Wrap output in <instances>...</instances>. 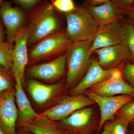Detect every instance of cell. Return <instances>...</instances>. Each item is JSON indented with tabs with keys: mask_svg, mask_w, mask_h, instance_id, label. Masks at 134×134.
<instances>
[{
	"mask_svg": "<svg viewBox=\"0 0 134 134\" xmlns=\"http://www.w3.org/2000/svg\"><path fill=\"white\" fill-rule=\"evenodd\" d=\"M130 120L123 117L117 116L113 120L106 123L110 134H128V127Z\"/></svg>",
	"mask_w": 134,
	"mask_h": 134,
	"instance_id": "21",
	"label": "cell"
},
{
	"mask_svg": "<svg viewBox=\"0 0 134 134\" xmlns=\"http://www.w3.org/2000/svg\"><path fill=\"white\" fill-rule=\"evenodd\" d=\"M122 76L130 83V85L134 88V64L127 63L121 70Z\"/></svg>",
	"mask_w": 134,
	"mask_h": 134,
	"instance_id": "27",
	"label": "cell"
},
{
	"mask_svg": "<svg viewBox=\"0 0 134 134\" xmlns=\"http://www.w3.org/2000/svg\"><path fill=\"white\" fill-rule=\"evenodd\" d=\"M55 9L51 2L44 0L30 10L26 26L28 47L48 36L63 31L60 20Z\"/></svg>",
	"mask_w": 134,
	"mask_h": 134,
	"instance_id": "1",
	"label": "cell"
},
{
	"mask_svg": "<svg viewBox=\"0 0 134 134\" xmlns=\"http://www.w3.org/2000/svg\"><path fill=\"white\" fill-rule=\"evenodd\" d=\"M72 134L70 133H66V134Z\"/></svg>",
	"mask_w": 134,
	"mask_h": 134,
	"instance_id": "37",
	"label": "cell"
},
{
	"mask_svg": "<svg viewBox=\"0 0 134 134\" xmlns=\"http://www.w3.org/2000/svg\"><path fill=\"white\" fill-rule=\"evenodd\" d=\"M0 134H6L3 130L0 128Z\"/></svg>",
	"mask_w": 134,
	"mask_h": 134,
	"instance_id": "34",
	"label": "cell"
},
{
	"mask_svg": "<svg viewBox=\"0 0 134 134\" xmlns=\"http://www.w3.org/2000/svg\"><path fill=\"white\" fill-rule=\"evenodd\" d=\"M62 82L55 84H45L34 79L28 82L29 93L34 102L39 105H42L48 103L62 90Z\"/></svg>",
	"mask_w": 134,
	"mask_h": 134,
	"instance_id": "16",
	"label": "cell"
},
{
	"mask_svg": "<svg viewBox=\"0 0 134 134\" xmlns=\"http://www.w3.org/2000/svg\"><path fill=\"white\" fill-rule=\"evenodd\" d=\"M25 9L31 10L41 0H12Z\"/></svg>",
	"mask_w": 134,
	"mask_h": 134,
	"instance_id": "28",
	"label": "cell"
},
{
	"mask_svg": "<svg viewBox=\"0 0 134 134\" xmlns=\"http://www.w3.org/2000/svg\"><path fill=\"white\" fill-rule=\"evenodd\" d=\"M20 134H33L32 133H30V132H27V131H26L25 132H23L22 133H20Z\"/></svg>",
	"mask_w": 134,
	"mask_h": 134,
	"instance_id": "33",
	"label": "cell"
},
{
	"mask_svg": "<svg viewBox=\"0 0 134 134\" xmlns=\"http://www.w3.org/2000/svg\"><path fill=\"white\" fill-rule=\"evenodd\" d=\"M122 77L121 70L116 68L109 77L90 87L89 91L107 97L119 95H128L134 97V88L126 82Z\"/></svg>",
	"mask_w": 134,
	"mask_h": 134,
	"instance_id": "9",
	"label": "cell"
},
{
	"mask_svg": "<svg viewBox=\"0 0 134 134\" xmlns=\"http://www.w3.org/2000/svg\"><path fill=\"white\" fill-rule=\"evenodd\" d=\"M26 26L17 36L14 41L13 62L11 73L14 77H19L23 83L25 66L28 63L27 39Z\"/></svg>",
	"mask_w": 134,
	"mask_h": 134,
	"instance_id": "13",
	"label": "cell"
},
{
	"mask_svg": "<svg viewBox=\"0 0 134 134\" xmlns=\"http://www.w3.org/2000/svg\"><path fill=\"white\" fill-rule=\"evenodd\" d=\"M96 104L94 100L83 94L66 96L55 105L40 115H45L54 121H59L69 116L78 109Z\"/></svg>",
	"mask_w": 134,
	"mask_h": 134,
	"instance_id": "8",
	"label": "cell"
},
{
	"mask_svg": "<svg viewBox=\"0 0 134 134\" xmlns=\"http://www.w3.org/2000/svg\"><path fill=\"white\" fill-rule=\"evenodd\" d=\"M125 23L122 21L99 25L92 41L91 51L111 46L125 44L123 29Z\"/></svg>",
	"mask_w": 134,
	"mask_h": 134,
	"instance_id": "10",
	"label": "cell"
},
{
	"mask_svg": "<svg viewBox=\"0 0 134 134\" xmlns=\"http://www.w3.org/2000/svg\"><path fill=\"white\" fill-rule=\"evenodd\" d=\"M93 53L98 55V62L104 69L114 68L125 60L133 61L131 53L125 44L100 48L95 50Z\"/></svg>",
	"mask_w": 134,
	"mask_h": 134,
	"instance_id": "14",
	"label": "cell"
},
{
	"mask_svg": "<svg viewBox=\"0 0 134 134\" xmlns=\"http://www.w3.org/2000/svg\"><path fill=\"white\" fill-rule=\"evenodd\" d=\"M126 15L127 16L129 20L131 21L130 23L133 24L134 23V4Z\"/></svg>",
	"mask_w": 134,
	"mask_h": 134,
	"instance_id": "31",
	"label": "cell"
},
{
	"mask_svg": "<svg viewBox=\"0 0 134 134\" xmlns=\"http://www.w3.org/2000/svg\"><path fill=\"white\" fill-rule=\"evenodd\" d=\"M25 131L33 134H65L58 123L45 115L38 114L30 120L21 123Z\"/></svg>",
	"mask_w": 134,
	"mask_h": 134,
	"instance_id": "18",
	"label": "cell"
},
{
	"mask_svg": "<svg viewBox=\"0 0 134 134\" xmlns=\"http://www.w3.org/2000/svg\"><path fill=\"white\" fill-rule=\"evenodd\" d=\"M132 123H133V124L134 125V119L132 121Z\"/></svg>",
	"mask_w": 134,
	"mask_h": 134,
	"instance_id": "36",
	"label": "cell"
},
{
	"mask_svg": "<svg viewBox=\"0 0 134 134\" xmlns=\"http://www.w3.org/2000/svg\"><path fill=\"white\" fill-rule=\"evenodd\" d=\"M115 116L123 117L132 121L134 119V99L120 109L115 114Z\"/></svg>",
	"mask_w": 134,
	"mask_h": 134,
	"instance_id": "25",
	"label": "cell"
},
{
	"mask_svg": "<svg viewBox=\"0 0 134 134\" xmlns=\"http://www.w3.org/2000/svg\"><path fill=\"white\" fill-rule=\"evenodd\" d=\"M65 32L54 34L32 46L28 52L31 62H37L67 53L73 44Z\"/></svg>",
	"mask_w": 134,
	"mask_h": 134,
	"instance_id": "4",
	"label": "cell"
},
{
	"mask_svg": "<svg viewBox=\"0 0 134 134\" xmlns=\"http://www.w3.org/2000/svg\"><path fill=\"white\" fill-rule=\"evenodd\" d=\"M15 98L13 89L0 95V128L6 134H16V123L19 113Z\"/></svg>",
	"mask_w": 134,
	"mask_h": 134,
	"instance_id": "11",
	"label": "cell"
},
{
	"mask_svg": "<svg viewBox=\"0 0 134 134\" xmlns=\"http://www.w3.org/2000/svg\"><path fill=\"white\" fill-rule=\"evenodd\" d=\"M5 0H0V8L2 5L3 3L5 1Z\"/></svg>",
	"mask_w": 134,
	"mask_h": 134,
	"instance_id": "35",
	"label": "cell"
},
{
	"mask_svg": "<svg viewBox=\"0 0 134 134\" xmlns=\"http://www.w3.org/2000/svg\"><path fill=\"white\" fill-rule=\"evenodd\" d=\"M4 27L0 17V43L5 41L6 32L5 30H4Z\"/></svg>",
	"mask_w": 134,
	"mask_h": 134,
	"instance_id": "30",
	"label": "cell"
},
{
	"mask_svg": "<svg viewBox=\"0 0 134 134\" xmlns=\"http://www.w3.org/2000/svg\"><path fill=\"white\" fill-rule=\"evenodd\" d=\"M101 134H110L108 127H107L106 125H105V126L104 127V129H103V132H102Z\"/></svg>",
	"mask_w": 134,
	"mask_h": 134,
	"instance_id": "32",
	"label": "cell"
},
{
	"mask_svg": "<svg viewBox=\"0 0 134 134\" xmlns=\"http://www.w3.org/2000/svg\"><path fill=\"white\" fill-rule=\"evenodd\" d=\"M123 34L124 43L129 49L134 62V25L131 23H125Z\"/></svg>",
	"mask_w": 134,
	"mask_h": 134,
	"instance_id": "22",
	"label": "cell"
},
{
	"mask_svg": "<svg viewBox=\"0 0 134 134\" xmlns=\"http://www.w3.org/2000/svg\"><path fill=\"white\" fill-rule=\"evenodd\" d=\"M11 89L12 88L10 73L0 65V95Z\"/></svg>",
	"mask_w": 134,
	"mask_h": 134,
	"instance_id": "24",
	"label": "cell"
},
{
	"mask_svg": "<svg viewBox=\"0 0 134 134\" xmlns=\"http://www.w3.org/2000/svg\"><path fill=\"white\" fill-rule=\"evenodd\" d=\"M133 134H134V133Z\"/></svg>",
	"mask_w": 134,
	"mask_h": 134,
	"instance_id": "38",
	"label": "cell"
},
{
	"mask_svg": "<svg viewBox=\"0 0 134 134\" xmlns=\"http://www.w3.org/2000/svg\"><path fill=\"white\" fill-rule=\"evenodd\" d=\"M93 40L73 43L68 52L66 63L68 72L67 84H75L87 71L91 60V51Z\"/></svg>",
	"mask_w": 134,
	"mask_h": 134,
	"instance_id": "3",
	"label": "cell"
},
{
	"mask_svg": "<svg viewBox=\"0 0 134 134\" xmlns=\"http://www.w3.org/2000/svg\"><path fill=\"white\" fill-rule=\"evenodd\" d=\"M15 96L18 107V120L19 123L30 120L38 115L32 107L23 89V83L19 77L15 78Z\"/></svg>",
	"mask_w": 134,
	"mask_h": 134,
	"instance_id": "19",
	"label": "cell"
},
{
	"mask_svg": "<svg viewBox=\"0 0 134 134\" xmlns=\"http://www.w3.org/2000/svg\"><path fill=\"white\" fill-rule=\"evenodd\" d=\"M57 123L65 132L72 134H91L97 126L93 110L90 106L77 110Z\"/></svg>",
	"mask_w": 134,
	"mask_h": 134,
	"instance_id": "5",
	"label": "cell"
},
{
	"mask_svg": "<svg viewBox=\"0 0 134 134\" xmlns=\"http://www.w3.org/2000/svg\"><path fill=\"white\" fill-rule=\"evenodd\" d=\"M51 2L55 9L64 14L72 12L76 9L73 0H51Z\"/></svg>",
	"mask_w": 134,
	"mask_h": 134,
	"instance_id": "23",
	"label": "cell"
},
{
	"mask_svg": "<svg viewBox=\"0 0 134 134\" xmlns=\"http://www.w3.org/2000/svg\"><path fill=\"white\" fill-rule=\"evenodd\" d=\"M88 10L99 25L122 20V16L112 2L109 1L97 6H86Z\"/></svg>",
	"mask_w": 134,
	"mask_h": 134,
	"instance_id": "17",
	"label": "cell"
},
{
	"mask_svg": "<svg viewBox=\"0 0 134 134\" xmlns=\"http://www.w3.org/2000/svg\"><path fill=\"white\" fill-rule=\"evenodd\" d=\"M122 15H126L134 4V0H111Z\"/></svg>",
	"mask_w": 134,
	"mask_h": 134,
	"instance_id": "26",
	"label": "cell"
},
{
	"mask_svg": "<svg viewBox=\"0 0 134 134\" xmlns=\"http://www.w3.org/2000/svg\"><path fill=\"white\" fill-rule=\"evenodd\" d=\"M84 93L94 100L99 107L100 115L98 132H99L107 121L115 118L114 116L120 109L134 99V96L128 95L107 97L99 96L90 91H85Z\"/></svg>",
	"mask_w": 134,
	"mask_h": 134,
	"instance_id": "6",
	"label": "cell"
},
{
	"mask_svg": "<svg viewBox=\"0 0 134 134\" xmlns=\"http://www.w3.org/2000/svg\"><path fill=\"white\" fill-rule=\"evenodd\" d=\"M67 55L68 52L48 62L30 67L28 74L34 78L47 81L59 79L65 73Z\"/></svg>",
	"mask_w": 134,
	"mask_h": 134,
	"instance_id": "12",
	"label": "cell"
},
{
	"mask_svg": "<svg viewBox=\"0 0 134 134\" xmlns=\"http://www.w3.org/2000/svg\"><path fill=\"white\" fill-rule=\"evenodd\" d=\"M0 17L5 28L6 41L12 45L17 36L26 26V15L23 10L5 1L0 8Z\"/></svg>",
	"mask_w": 134,
	"mask_h": 134,
	"instance_id": "7",
	"label": "cell"
},
{
	"mask_svg": "<svg viewBox=\"0 0 134 134\" xmlns=\"http://www.w3.org/2000/svg\"><path fill=\"white\" fill-rule=\"evenodd\" d=\"M111 1V0H85L84 4L86 6H97Z\"/></svg>",
	"mask_w": 134,
	"mask_h": 134,
	"instance_id": "29",
	"label": "cell"
},
{
	"mask_svg": "<svg viewBox=\"0 0 134 134\" xmlns=\"http://www.w3.org/2000/svg\"><path fill=\"white\" fill-rule=\"evenodd\" d=\"M14 47L6 41L0 43V65L10 73L13 62Z\"/></svg>",
	"mask_w": 134,
	"mask_h": 134,
	"instance_id": "20",
	"label": "cell"
},
{
	"mask_svg": "<svg viewBox=\"0 0 134 134\" xmlns=\"http://www.w3.org/2000/svg\"><path fill=\"white\" fill-rule=\"evenodd\" d=\"M64 15L67 23L65 32L73 43L93 40L99 25L86 8L76 7Z\"/></svg>",
	"mask_w": 134,
	"mask_h": 134,
	"instance_id": "2",
	"label": "cell"
},
{
	"mask_svg": "<svg viewBox=\"0 0 134 134\" xmlns=\"http://www.w3.org/2000/svg\"><path fill=\"white\" fill-rule=\"evenodd\" d=\"M115 68L104 69L98 62L91 61L86 75L78 84L70 91V95L77 96L83 94L86 90L91 86L107 79L112 74Z\"/></svg>",
	"mask_w": 134,
	"mask_h": 134,
	"instance_id": "15",
	"label": "cell"
}]
</instances>
